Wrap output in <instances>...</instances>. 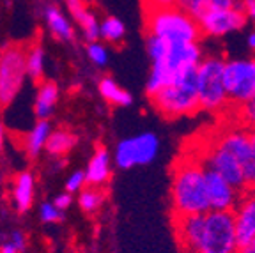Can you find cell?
Here are the masks:
<instances>
[{"instance_id":"obj_1","label":"cell","mask_w":255,"mask_h":253,"mask_svg":"<svg viewBox=\"0 0 255 253\" xmlns=\"http://www.w3.org/2000/svg\"><path fill=\"white\" fill-rule=\"evenodd\" d=\"M147 53L151 59L145 92L149 98L165 89L175 76L195 71L204 60L200 43H167L154 36H147Z\"/></svg>"},{"instance_id":"obj_2","label":"cell","mask_w":255,"mask_h":253,"mask_svg":"<svg viewBox=\"0 0 255 253\" xmlns=\"http://www.w3.org/2000/svg\"><path fill=\"white\" fill-rule=\"evenodd\" d=\"M207 168L197 154L181 156L172 168L170 207L172 216H191L209 213L206 190Z\"/></svg>"},{"instance_id":"obj_3","label":"cell","mask_w":255,"mask_h":253,"mask_svg":"<svg viewBox=\"0 0 255 253\" xmlns=\"http://www.w3.org/2000/svg\"><path fill=\"white\" fill-rule=\"evenodd\" d=\"M145 32L167 43H200L202 30L195 18H191L181 5L143 11Z\"/></svg>"},{"instance_id":"obj_4","label":"cell","mask_w":255,"mask_h":253,"mask_svg":"<svg viewBox=\"0 0 255 253\" xmlns=\"http://www.w3.org/2000/svg\"><path fill=\"white\" fill-rule=\"evenodd\" d=\"M227 59L220 55H206L197 67V92L200 110L207 114H222L232 107L225 85Z\"/></svg>"},{"instance_id":"obj_5","label":"cell","mask_w":255,"mask_h":253,"mask_svg":"<svg viewBox=\"0 0 255 253\" xmlns=\"http://www.w3.org/2000/svg\"><path fill=\"white\" fill-rule=\"evenodd\" d=\"M152 107L167 119L188 117L200 110L197 92V69L175 76L167 87L151 98Z\"/></svg>"},{"instance_id":"obj_6","label":"cell","mask_w":255,"mask_h":253,"mask_svg":"<svg viewBox=\"0 0 255 253\" xmlns=\"http://www.w3.org/2000/svg\"><path fill=\"white\" fill-rule=\"evenodd\" d=\"M239 246L232 211L206 213V225L195 253H239Z\"/></svg>"},{"instance_id":"obj_7","label":"cell","mask_w":255,"mask_h":253,"mask_svg":"<svg viewBox=\"0 0 255 253\" xmlns=\"http://www.w3.org/2000/svg\"><path fill=\"white\" fill-rule=\"evenodd\" d=\"M27 78V46L5 44L0 52V107L12 105Z\"/></svg>"},{"instance_id":"obj_8","label":"cell","mask_w":255,"mask_h":253,"mask_svg":"<svg viewBox=\"0 0 255 253\" xmlns=\"http://www.w3.org/2000/svg\"><path fill=\"white\" fill-rule=\"evenodd\" d=\"M159 152V138L154 133H138L123 138L114 149V161L121 170L143 166L154 161Z\"/></svg>"},{"instance_id":"obj_9","label":"cell","mask_w":255,"mask_h":253,"mask_svg":"<svg viewBox=\"0 0 255 253\" xmlns=\"http://www.w3.org/2000/svg\"><path fill=\"white\" fill-rule=\"evenodd\" d=\"M225 85L232 107L247 103L255 98V57L227 59Z\"/></svg>"},{"instance_id":"obj_10","label":"cell","mask_w":255,"mask_h":253,"mask_svg":"<svg viewBox=\"0 0 255 253\" xmlns=\"http://www.w3.org/2000/svg\"><path fill=\"white\" fill-rule=\"evenodd\" d=\"M199 159L204 163L207 170L215 172V174L222 175L223 179H227L232 186L238 190L245 191L247 190V181H245V172H243V163L232 154L225 152L223 149L216 147L215 143H207L204 147L202 154H197Z\"/></svg>"},{"instance_id":"obj_11","label":"cell","mask_w":255,"mask_h":253,"mask_svg":"<svg viewBox=\"0 0 255 253\" xmlns=\"http://www.w3.org/2000/svg\"><path fill=\"white\" fill-rule=\"evenodd\" d=\"M248 23V18L245 14V11L241 9V4L238 7L232 9H223V11H207L206 14L199 20L200 30H202V36L206 37H220L231 36L234 32L243 30Z\"/></svg>"},{"instance_id":"obj_12","label":"cell","mask_w":255,"mask_h":253,"mask_svg":"<svg viewBox=\"0 0 255 253\" xmlns=\"http://www.w3.org/2000/svg\"><path fill=\"white\" fill-rule=\"evenodd\" d=\"M206 190L211 211H234L243 195V191L232 186L227 179L211 170H207L206 175Z\"/></svg>"},{"instance_id":"obj_13","label":"cell","mask_w":255,"mask_h":253,"mask_svg":"<svg viewBox=\"0 0 255 253\" xmlns=\"http://www.w3.org/2000/svg\"><path fill=\"white\" fill-rule=\"evenodd\" d=\"M172 225L179 248L183 253H195L199 241L202 238L206 214H191V216H172Z\"/></svg>"},{"instance_id":"obj_14","label":"cell","mask_w":255,"mask_h":253,"mask_svg":"<svg viewBox=\"0 0 255 253\" xmlns=\"http://www.w3.org/2000/svg\"><path fill=\"white\" fill-rule=\"evenodd\" d=\"M211 143H215L216 147H220L225 152L238 158L243 165L248 159V156H250V149H252L250 131L247 127L239 126V124H234V126L222 129L218 133V136L215 140H211Z\"/></svg>"},{"instance_id":"obj_15","label":"cell","mask_w":255,"mask_h":253,"mask_svg":"<svg viewBox=\"0 0 255 253\" xmlns=\"http://www.w3.org/2000/svg\"><path fill=\"white\" fill-rule=\"evenodd\" d=\"M232 214H234L239 245L252 241L255 238V190L243 191Z\"/></svg>"},{"instance_id":"obj_16","label":"cell","mask_w":255,"mask_h":253,"mask_svg":"<svg viewBox=\"0 0 255 253\" xmlns=\"http://www.w3.org/2000/svg\"><path fill=\"white\" fill-rule=\"evenodd\" d=\"M64 5H66V9L69 11L73 20L76 21V25L80 27L82 36H84L85 41L96 43V41L100 39L101 21H98L96 14L85 5L84 0H64Z\"/></svg>"},{"instance_id":"obj_17","label":"cell","mask_w":255,"mask_h":253,"mask_svg":"<svg viewBox=\"0 0 255 253\" xmlns=\"http://www.w3.org/2000/svg\"><path fill=\"white\" fill-rule=\"evenodd\" d=\"M84 172L87 186L103 188L112 177V154L105 147H96Z\"/></svg>"},{"instance_id":"obj_18","label":"cell","mask_w":255,"mask_h":253,"mask_svg":"<svg viewBox=\"0 0 255 253\" xmlns=\"http://www.w3.org/2000/svg\"><path fill=\"white\" fill-rule=\"evenodd\" d=\"M36 198V177L30 170H23L12 181L11 202L18 213H27Z\"/></svg>"},{"instance_id":"obj_19","label":"cell","mask_w":255,"mask_h":253,"mask_svg":"<svg viewBox=\"0 0 255 253\" xmlns=\"http://www.w3.org/2000/svg\"><path fill=\"white\" fill-rule=\"evenodd\" d=\"M60 91L53 80H43L34 96V115L37 121H50L59 103Z\"/></svg>"},{"instance_id":"obj_20","label":"cell","mask_w":255,"mask_h":253,"mask_svg":"<svg viewBox=\"0 0 255 253\" xmlns=\"http://www.w3.org/2000/svg\"><path fill=\"white\" fill-rule=\"evenodd\" d=\"M44 23H46L48 32L53 37L60 41H73L75 39V27L71 25L69 18L60 11L57 5H46L44 7Z\"/></svg>"},{"instance_id":"obj_21","label":"cell","mask_w":255,"mask_h":253,"mask_svg":"<svg viewBox=\"0 0 255 253\" xmlns=\"http://www.w3.org/2000/svg\"><path fill=\"white\" fill-rule=\"evenodd\" d=\"M52 124L50 121H37L32 129L25 134L23 138V149L30 158H37L41 154V150L46 149V143L50 134H52Z\"/></svg>"},{"instance_id":"obj_22","label":"cell","mask_w":255,"mask_h":253,"mask_svg":"<svg viewBox=\"0 0 255 253\" xmlns=\"http://www.w3.org/2000/svg\"><path fill=\"white\" fill-rule=\"evenodd\" d=\"M98 91H100L101 98L114 107H129L133 103V96L128 91H124L112 76H105V78L100 80Z\"/></svg>"},{"instance_id":"obj_23","label":"cell","mask_w":255,"mask_h":253,"mask_svg":"<svg viewBox=\"0 0 255 253\" xmlns=\"http://www.w3.org/2000/svg\"><path fill=\"white\" fill-rule=\"evenodd\" d=\"M78 138L76 134L71 133L69 129H53L50 138L46 143V152L53 158H60V156L68 154L69 150H73V147L76 145Z\"/></svg>"},{"instance_id":"obj_24","label":"cell","mask_w":255,"mask_h":253,"mask_svg":"<svg viewBox=\"0 0 255 253\" xmlns=\"http://www.w3.org/2000/svg\"><path fill=\"white\" fill-rule=\"evenodd\" d=\"M27 76L34 82H43L44 48L41 43H32L27 46Z\"/></svg>"},{"instance_id":"obj_25","label":"cell","mask_w":255,"mask_h":253,"mask_svg":"<svg viewBox=\"0 0 255 253\" xmlns=\"http://www.w3.org/2000/svg\"><path fill=\"white\" fill-rule=\"evenodd\" d=\"M76 200H78L80 209L87 214H92V213H96V211H100L101 207H103L105 200H107V193L103 191V188L85 186L84 190L78 193Z\"/></svg>"},{"instance_id":"obj_26","label":"cell","mask_w":255,"mask_h":253,"mask_svg":"<svg viewBox=\"0 0 255 253\" xmlns=\"http://www.w3.org/2000/svg\"><path fill=\"white\" fill-rule=\"evenodd\" d=\"M100 34L101 39L107 41L110 44H121L126 36V27L124 23L116 18V16H107L101 20V27H100Z\"/></svg>"},{"instance_id":"obj_27","label":"cell","mask_w":255,"mask_h":253,"mask_svg":"<svg viewBox=\"0 0 255 253\" xmlns=\"http://www.w3.org/2000/svg\"><path fill=\"white\" fill-rule=\"evenodd\" d=\"M232 108H234L236 123L239 126L247 127L248 131H255V98L247 101V103L239 105V107H232Z\"/></svg>"},{"instance_id":"obj_28","label":"cell","mask_w":255,"mask_h":253,"mask_svg":"<svg viewBox=\"0 0 255 253\" xmlns=\"http://www.w3.org/2000/svg\"><path fill=\"white\" fill-rule=\"evenodd\" d=\"M250 156L245 161L243 172H245V181H247V190H255V131H250Z\"/></svg>"},{"instance_id":"obj_29","label":"cell","mask_w":255,"mask_h":253,"mask_svg":"<svg viewBox=\"0 0 255 253\" xmlns=\"http://www.w3.org/2000/svg\"><path fill=\"white\" fill-rule=\"evenodd\" d=\"M87 59L94 64L96 67H105L108 64V50L103 43H89L87 44Z\"/></svg>"},{"instance_id":"obj_30","label":"cell","mask_w":255,"mask_h":253,"mask_svg":"<svg viewBox=\"0 0 255 253\" xmlns=\"http://www.w3.org/2000/svg\"><path fill=\"white\" fill-rule=\"evenodd\" d=\"M181 7L191 16V18H195L197 21L206 14L211 5H209V0H181Z\"/></svg>"},{"instance_id":"obj_31","label":"cell","mask_w":255,"mask_h":253,"mask_svg":"<svg viewBox=\"0 0 255 253\" xmlns=\"http://www.w3.org/2000/svg\"><path fill=\"white\" fill-rule=\"evenodd\" d=\"M39 220L43 223H59L62 220V211L57 209L53 202H43L39 207Z\"/></svg>"},{"instance_id":"obj_32","label":"cell","mask_w":255,"mask_h":253,"mask_svg":"<svg viewBox=\"0 0 255 253\" xmlns=\"http://www.w3.org/2000/svg\"><path fill=\"white\" fill-rule=\"evenodd\" d=\"M87 186V177H85L84 170H75L69 174V177L66 179V191L68 193H80Z\"/></svg>"},{"instance_id":"obj_33","label":"cell","mask_w":255,"mask_h":253,"mask_svg":"<svg viewBox=\"0 0 255 253\" xmlns=\"http://www.w3.org/2000/svg\"><path fill=\"white\" fill-rule=\"evenodd\" d=\"M143 2V11L149 9H161V7H174L179 5L181 0H142Z\"/></svg>"},{"instance_id":"obj_34","label":"cell","mask_w":255,"mask_h":253,"mask_svg":"<svg viewBox=\"0 0 255 253\" xmlns=\"http://www.w3.org/2000/svg\"><path fill=\"white\" fill-rule=\"evenodd\" d=\"M209 5H211V9H215V11H223V9L238 7L239 0H209ZM211 9H209V11H211Z\"/></svg>"},{"instance_id":"obj_35","label":"cell","mask_w":255,"mask_h":253,"mask_svg":"<svg viewBox=\"0 0 255 253\" xmlns=\"http://www.w3.org/2000/svg\"><path fill=\"white\" fill-rule=\"evenodd\" d=\"M53 204H55L57 209L66 211V209H68V207L73 204V195H71V193H68V191H64V193L57 195L55 200H53Z\"/></svg>"},{"instance_id":"obj_36","label":"cell","mask_w":255,"mask_h":253,"mask_svg":"<svg viewBox=\"0 0 255 253\" xmlns=\"http://www.w3.org/2000/svg\"><path fill=\"white\" fill-rule=\"evenodd\" d=\"M9 243H12V245L16 246V250H18L20 253L27 248V238H25V234L20 232V230H14V232L11 234V239H9Z\"/></svg>"},{"instance_id":"obj_37","label":"cell","mask_w":255,"mask_h":253,"mask_svg":"<svg viewBox=\"0 0 255 253\" xmlns=\"http://www.w3.org/2000/svg\"><path fill=\"white\" fill-rule=\"evenodd\" d=\"M241 4V9L245 11L248 20L255 21V0H239Z\"/></svg>"},{"instance_id":"obj_38","label":"cell","mask_w":255,"mask_h":253,"mask_svg":"<svg viewBox=\"0 0 255 253\" xmlns=\"http://www.w3.org/2000/svg\"><path fill=\"white\" fill-rule=\"evenodd\" d=\"M239 253H255V238L239 246Z\"/></svg>"},{"instance_id":"obj_39","label":"cell","mask_w":255,"mask_h":253,"mask_svg":"<svg viewBox=\"0 0 255 253\" xmlns=\"http://www.w3.org/2000/svg\"><path fill=\"white\" fill-rule=\"evenodd\" d=\"M247 46H248V50H250V52L255 53V28H254V30L248 32V36H247Z\"/></svg>"},{"instance_id":"obj_40","label":"cell","mask_w":255,"mask_h":253,"mask_svg":"<svg viewBox=\"0 0 255 253\" xmlns=\"http://www.w3.org/2000/svg\"><path fill=\"white\" fill-rule=\"evenodd\" d=\"M0 253H20L16 250V246L12 243H4V245L0 246Z\"/></svg>"},{"instance_id":"obj_41","label":"cell","mask_w":255,"mask_h":253,"mask_svg":"<svg viewBox=\"0 0 255 253\" xmlns=\"http://www.w3.org/2000/svg\"><path fill=\"white\" fill-rule=\"evenodd\" d=\"M4 143H5V126L0 123V152L4 149Z\"/></svg>"}]
</instances>
